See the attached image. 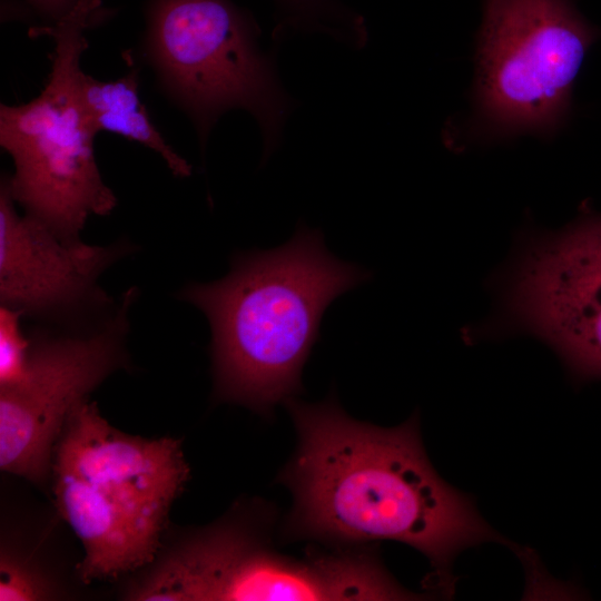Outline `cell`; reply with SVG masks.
<instances>
[{
    "label": "cell",
    "instance_id": "9a60e30c",
    "mask_svg": "<svg viewBox=\"0 0 601 601\" xmlns=\"http://www.w3.org/2000/svg\"><path fill=\"white\" fill-rule=\"evenodd\" d=\"M40 12L53 18L60 19L77 2V0H28Z\"/></svg>",
    "mask_w": 601,
    "mask_h": 601
},
{
    "label": "cell",
    "instance_id": "6da1fadb",
    "mask_svg": "<svg viewBox=\"0 0 601 601\" xmlns=\"http://www.w3.org/2000/svg\"><path fill=\"white\" fill-rule=\"evenodd\" d=\"M285 405L297 434L277 479L293 495L285 536L329 548L408 544L431 563L425 587L445 597L454 593L452 565L461 551L489 541L513 546L434 470L416 415L385 428L349 417L332 395Z\"/></svg>",
    "mask_w": 601,
    "mask_h": 601
},
{
    "label": "cell",
    "instance_id": "5bb4252c",
    "mask_svg": "<svg viewBox=\"0 0 601 601\" xmlns=\"http://www.w3.org/2000/svg\"><path fill=\"white\" fill-rule=\"evenodd\" d=\"M574 224L590 245L601 255V215L584 210Z\"/></svg>",
    "mask_w": 601,
    "mask_h": 601
},
{
    "label": "cell",
    "instance_id": "7a4b0ae2",
    "mask_svg": "<svg viewBox=\"0 0 601 601\" xmlns=\"http://www.w3.org/2000/svg\"><path fill=\"white\" fill-rule=\"evenodd\" d=\"M370 277L300 224L283 246L238 254L224 278L187 286L181 298L209 321L217 398L268 416L294 398L324 312Z\"/></svg>",
    "mask_w": 601,
    "mask_h": 601
},
{
    "label": "cell",
    "instance_id": "30bf717a",
    "mask_svg": "<svg viewBox=\"0 0 601 601\" xmlns=\"http://www.w3.org/2000/svg\"><path fill=\"white\" fill-rule=\"evenodd\" d=\"M8 183L0 194V298L30 314L73 309L96 294L99 275L122 247L62 240L30 215L19 216Z\"/></svg>",
    "mask_w": 601,
    "mask_h": 601
},
{
    "label": "cell",
    "instance_id": "8992f818",
    "mask_svg": "<svg viewBox=\"0 0 601 601\" xmlns=\"http://www.w3.org/2000/svg\"><path fill=\"white\" fill-rule=\"evenodd\" d=\"M600 36L571 0H485L475 83L485 129L497 136L555 132Z\"/></svg>",
    "mask_w": 601,
    "mask_h": 601
},
{
    "label": "cell",
    "instance_id": "4fadbf2b",
    "mask_svg": "<svg viewBox=\"0 0 601 601\" xmlns=\"http://www.w3.org/2000/svg\"><path fill=\"white\" fill-rule=\"evenodd\" d=\"M43 595V588L33 574L8 556L1 558L0 600L28 601Z\"/></svg>",
    "mask_w": 601,
    "mask_h": 601
},
{
    "label": "cell",
    "instance_id": "9c48e42d",
    "mask_svg": "<svg viewBox=\"0 0 601 601\" xmlns=\"http://www.w3.org/2000/svg\"><path fill=\"white\" fill-rule=\"evenodd\" d=\"M506 300L514 326L548 342L577 381L601 378V255L574 223L530 247Z\"/></svg>",
    "mask_w": 601,
    "mask_h": 601
},
{
    "label": "cell",
    "instance_id": "5b68a950",
    "mask_svg": "<svg viewBox=\"0 0 601 601\" xmlns=\"http://www.w3.org/2000/svg\"><path fill=\"white\" fill-rule=\"evenodd\" d=\"M136 600H416L368 544L278 552L236 526L197 536L167 558L131 594Z\"/></svg>",
    "mask_w": 601,
    "mask_h": 601
},
{
    "label": "cell",
    "instance_id": "7c38bea8",
    "mask_svg": "<svg viewBox=\"0 0 601 601\" xmlns=\"http://www.w3.org/2000/svg\"><path fill=\"white\" fill-rule=\"evenodd\" d=\"M22 314L3 305L0 309V387L16 384L27 370L30 351L20 327Z\"/></svg>",
    "mask_w": 601,
    "mask_h": 601
},
{
    "label": "cell",
    "instance_id": "277c9868",
    "mask_svg": "<svg viewBox=\"0 0 601 601\" xmlns=\"http://www.w3.org/2000/svg\"><path fill=\"white\" fill-rule=\"evenodd\" d=\"M100 3L77 0L56 27L45 29L56 42L48 82L28 104L0 109V142L14 165L7 181L12 198L69 243L79 242L89 215H107L116 206L96 164V131L79 89L85 30Z\"/></svg>",
    "mask_w": 601,
    "mask_h": 601
},
{
    "label": "cell",
    "instance_id": "8fae6325",
    "mask_svg": "<svg viewBox=\"0 0 601 601\" xmlns=\"http://www.w3.org/2000/svg\"><path fill=\"white\" fill-rule=\"evenodd\" d=\"M137 88L135 72L115 81H100L82 71L79 77L81 100L96 132L106 130L140 142L158 152L176 176H189L190 166L151 124Z\"/></svg>",
    "mask_w": 601,
    "mask_h": 601
},
{
    "label": "cell",
    "instance_id": "ba28073f",
    "mask_svg": "<svg viewBox=\"0 0 601 601\" xmlns=\"http://www.w3.org/2000/svg\"><path fill=\"white\" fill-rule=\"evenodd\" d=\"M127 294L121 311L104 329L39 344L13 385L0 387L1 470L41 481L70 413L119 363Z\"/></svg>",
    "mask_w": 601,
    "mask_h": 601
},
{
    "label": "cell",
    "instance_id": "3957f363",
    "mask_svg": "<svg viewBox=\"0 0 601 601\" xmlns=\"http://www.w3.org/2000/svg\"><path fill=\"white\" fill-rule=\"evenodd\" d=\"M55 451L57 506L83 545L82 579L117 578L152 561L189 475L180 442L124 434L83 401Z\"/></svg>",
    "mask_w": 601,
    "mask_h": 601
},
{
    "label": "cell",
    "instance_id": "52a82bcc",
    "mask_svg": "<svg viewBox=\"0 0 601 601\" xmlns=\"http://www.w3.org/2000/svg\"><path fill=\"white\" fill-rule=\"evenodd\" d=\"M148 49L166 87L189 111L203 140L225 111L252 112L265 156L289 110L273 58L257 46L256 24L229 0H154Z\"/></svg>",
    "mask_w": 601,
    "mask_h": 601
}]
</instances>
